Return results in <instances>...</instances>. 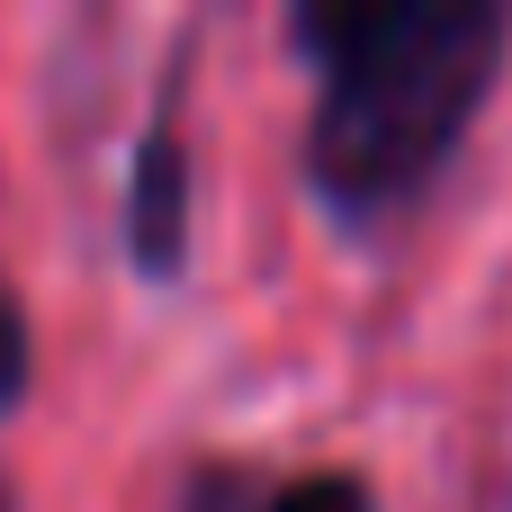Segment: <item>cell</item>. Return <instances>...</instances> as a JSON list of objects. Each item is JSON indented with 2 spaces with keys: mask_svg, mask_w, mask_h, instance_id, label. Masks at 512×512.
I'll return each instance as SVG.
<instances>
[{
  "mask_svg": "<svg viewBox=\"0 0 512 512\" xmlns=\"http://www.w3.org/2000/svg\"><path fill=\"white\" fill-rule=\"evenodd\" d=\"M297 36L324 54V108L306 144L315 189L342 216H378L441 171L495 81L512 18L495 0H342L306 9Z\"/></svg>",
  "mask_w": 512,
  "mask_h": 512,
  "instance_id": "obj_1",
  "label": "cell"
},
{
  "mask_svg": "<svg viewBox=\"0 0 512 512\" xmlns=\"http://www.w3.org/2000/svg\"><path fill=\"white\" fill-rule=\"evenodd\" d=\"M135 252L153 270H171V252H180V144L171 135H153L135 162Z\"/></svg>",
  "mask_w": 512,
  "mask_h": 512,
  "instance_id": "obj_2",
  "label": "cell"
},
{
  "mask_svg": "<svg viewBox=\"0 0 512 512\" xmlns=\"http://www.w3.org/2000/svg\"><path fill=\"white\" fill-rule=\"evenodd\" d=\"M270 512H369V495L351 477H297V486L270 495Z\"/></svg>",
  "mask_w": 512,
  "mask_h": 512,
  "instance_id": "obj_3",
  "label": "cell"
},
{
  "mask_svg": "<svg viewBox=\"0 0 512 512\" xmlns=\"http://www.w3.org/2000/svg\"><path fill=\"white\" fill-rule=\"evenodd\" d=\"M27 387V315H18V297H9V279H0V405Z\"/></svg>",
  "mask_w": 512,
  "mask_h": 512,
  "instance_id": "obj_4",
  "label": "cell"
}]
</instances>
